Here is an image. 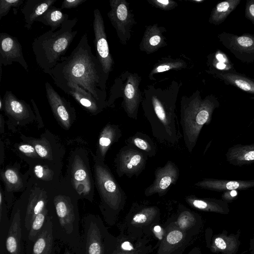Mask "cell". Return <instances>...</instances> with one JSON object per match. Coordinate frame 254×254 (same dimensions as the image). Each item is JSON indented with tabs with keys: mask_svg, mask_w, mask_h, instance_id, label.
<instances>
[{
	"mask_svg": "<svg viewBox=\"0 0 254 254\" xmlns=\"http://www.w3.org/2000/svg\"><path fill=\"white\" fill-rule=\"evenodd\" d=\"M50 76L56 86L76 84L107 107L105 89L108 77L92 52L86 33L70 54L63 57L51 70Z\"/></svg>",
	"mask_w": 254,
	"mask_h": 254,
	"instance_id": "1",
	"label": "cell"
},
{
	"mask_svg": "<svg viewBox=\"0 0 254 254\" xmlns=\"http://www.w3.org/2000/svg\"><path fill=\"white\" fill-rule=\"evenodd\" d=\"M79 199L63 178L51 189L48 203L55 239L66 245L75 254L77 253L81 237Z\"/></svg>",
	"mask_w": 254,
	"mask_h": 254,
	"instance_id": "2",
	"label": "cell"
},
{
	"mask_svg": "<svg viewBox=\"0 0 254 254\" xmlns=\"http://www.w3.org/2000/svg\"><path fill=\"white\" fill-rule=\"evenodd\" d=\"M177 97V93H173L171 88L165 91L154 89L151 93H145L142 101L152 134L160 143L175 145L182 136L176 126Z\"/></svg>",
	"mask_w": 254,
	"mask_h": 254,
	"instance_id": "3",
	"label": "cell"
},
{
	"mask_svg": "<svg viewBox=\"0 0 254 254\" xmlns=\"http://www.w3.org/2000/svg\"><path fill=\"white\" fill-rule=\"evenodd\" d=\"M77 18L64 22L57 30H51L35 38L32 48L36 62L43 71L51 75V70L61 61L77 34L73 28Z\"/></svg>",
	"mask_w": 254,
	"mask_h": 254,
	"instance_id": "4",
	"label": "cell"
},
{
	"mask_svg": "<svg viewBox=\"0 0 254 254\" xmlns=\"http://www.w3.org/2000/svg\"><path fill=\"white\" fill-rule=\"evenodd\" d=\"M218 106V102L212 96L202 99L199 94L196 93L189 97H182L180 123L184 143L189 152L193 151L201 129L211 122L213 111Z\"/></svg>",
	"mask_w": 254,
	"mask_h": 254,
	"instance_id": "5",
	"label": "cell"
},
{
	"mask_svg": "<svg viewBox=\"0 0 254 254\" xmlns=\"http://www.w3.org/2000/svg\"><path fill=\"white\" fill-rule=\"evenodd\" d=\"M92 154L95 185L100 199L99 208L106 223L113 226L125 207L127 195L105 162Z\"/></svg>",
	"mask_w": 254,
	"mask_h": 254,
	"instance_id": "6",
	"label": "cell"
},
{
	"mask_svg": "<svg viewBox=\"0 0 254 254\" xmlns=\"http://www.w3.org/2000/svg\"><path fill=\"white\" fill-rule=\"evenodd\" d=\"M117 244V237L110 233L99 216L89 213L84 216L77 254H113Z\"/></svg>",
	"mask_w": 254,
	"mask_h": 254,
	"instance_id": "7",
	"label": "cell"
},
{
	"mask_svg": "<svg viewBox=\"0 0 254 254\" xmlns=\"http://www.w3.org/2000/svg\"><path fill=\"white\" fill-rule=\"evenodd\" d=\"M64 179L80 199L93 201L95 185L86 149L79 147L72 150Z\"/></svg>",
	"mask_w": 254,
	"mask_h": 254,
	"instance_id": "8",
	"label": "cell"
},
{
	"mask_svg": "<svg viewBox=\"0 0 254 254\" xmlns=\"http://www.w3.org/2000/svg\"><path fill=\"white\" fill-rule=\"evenodd\" d=\"M160 209L156 206L134 202L120 226V231L134 238L149 237L160 220Z\"/></svg>",
	"mask_w": 254,
	"mask_h": 254,
	"instance_id": "9",
	"label": "cell"
},
{
	"mask_svg": "<svg viewBox=\"0 0 254 254\" xmlns=\"http://www.w3.org/2000/svg\"><path fill=\"white\" fill-rule=\"evenodd\" d=\"M51 189L35 183L29 178L26 189L16 201L20 211L25 241L33 219L47 206Z\"/></svg>",
	"mask_w": 254,
	"mask_h": 254,
	"instance_id": "10",
	"label": "cell"
},
{
	"mask_svg": "<svg viewBox=\"0 0 254 254\" xmlns=\"http://www.w3.org/2000/svg\"><path fill=\"white\" fill-rule=\"evenodd\" d=\"M148 156L141 151L128 145L119 150L114 159L116 172L119 177H138L145 169Z\"/></svg>",
	"mask_w": 254,
	"mask_h": 254,
	"instance_id": "11",
	"label": "cell"
},
{
	"mask_svg": "<svg viewBox=\"0 0 254 254\" xmlns=\"http://www.w3.org/2000/svg\"><path fill=\"white\" fill-rule=\"evenodd\" d=\"M24 142L32 145L40 158L47 162L63 165L65 149L58 138L46 130L38 138L22 136Z\"/></svg>",
	"mask_w": 254,
	"mask_h": 254,
	"instance_id": "12",
	"label": "cell"
},
{
	"mask_svg": "<svg viewBox=\"0 0 254 254\" xmlns=\"http://www.w3.org/2000/svg\"><path fill=\"white\" fill-rule=\"evenodd\" d=\"M110 5L111 9L107 15L121 42L126 44L130 38V30L134 23L129 4L124 0H110Z\"/></svg>",
	"mask_w": 254,
	"mask_h": 254,
	"instance_id": "13",
	"label": "cell"
},
{
	"mask_svg": "<svg viewBox=\"0 0 254 254\" xmlns=\"http://www.w3.org/2000/svg\"><path fill=\"white\" fill-rule=\"evenodd\" d=\"M164 229V235L156 254H182L194 237L179 229L168 220Z\"/></svg>",
	"mask_w": 254,
	"mask_h": 254,
	"instance_id": "14",
	"label": "cell"
},
{
	"mask_svg": "<svg viewBox=\"0 0 254 254\" xmlns=\"http://www.w3.org/2000/svg\"><path fill=\"white\" fill-rule=\"evenodd\" d=\"M93 14L94 43L96 50V57L108 78L110 72L112 70L114 63L110 52L104 22L100 11L99 9L96 8L94 10Z\"/></svg>",
	"mask_w": 254,
	"mask_h": 254,
	"instance_id": "15",
	"label": "cell"
},
{
	"mask_svg": "<svg viewBox=\"0 0 254 254\" xmlns=\"http://www.w3.org/2000/svg\"><path fill=\"white\" fill-rule=\"evenodd\" d=\"M45 86L46 97L56 120L63 128L69 129L76 119L75 109L49 82H46Z\"/></svg>",
	"mask_w": 254,
	"mask_h": 254,
	"instance_id": "16",
	"label": "cell"
},
{
	"mask_svg": "<svg viewBox=\"0 0 254 254\" xmlns=\"http://www.w3.org/2000/svg\"><path fill=\"white\" fill-rule=\"evenodd\" d=\"M29 169L27 171L29 178L37 184L49 188L58 185L61 182L62 165L39 159L27 163Z\"/></svg>",
	"mask_w": 254,
	"mask_h": 254,
	"instance_id": "17",
	"label": "cell"
},
{
	"mask_svg": "<svg viewBox=\"0 0 254 254\" xmlns=\"http://www.w3.org/2000/svg\"><path fill=\"white\" fill-rule=\"evenodd\" d=\"M155 178L153 183L144 191L146 196L157 194L159 196L165 195L173 185L178 181L180 170L176 164L168 160L163 167H158L154 171Z\"/></svg>",
	"mask_w": 254,
	"mask_h": 254,
	"instance_id": "18",
	"label": "cell"
},
{
	"mask_svg": "<svg viewBox=\"0 0 254 254\" xmlns=\"http://www.w3.org/2000/svg\"><path fill=\"white\" fill-rule=\"evenodd\" d=\"M3 101V110L11 122L24 125L36 118L30 106L18 99L11 91L5 92Z\"/></svg>",
	"mask_w": 254,
	"mask_h": 254,
	"instance_id": "19",
	"label": "cell"
},
{
	"mask_svg": "<svg viewBox=\"0 0 254 254\" xmlns=\"http://www.w3.org/2000/svg\"><path fill=\"white\" fill-rule=\"evenodd\" d=\"M219 37L223 45L239 60L246 62L254 61V36L223 33Z\"/></svg>",
	"mask_w": 254,
	"mask_h": 254,
	"instance_id": "20",
	"label": "cell"
},
{
	"mask_svg": "<svg viewBox=\"0 0 254 254\" xmlns=\"http://www.w3.org/2000/svg\"><path fill=\"white\" fill-rule=\"evenodd\" d=\"M10 220V226L5 241L4 254H24L21 216L16 201L12 206Z\"/></svg>",
	"mask_w": 254,
	"mask_h": 254,
	"instance_id": "21",
	"label": "cell"
},
{
	"mask_svg": "<svg viewBox=\"0 0 254 254\" xmlns=\"http://www.w3.org/2000/svg\"><path fill=\"white\" fill-rule=\"evenodd\" d=\"M19 63L27 72L28 65L24 58L22 46L17 38L6 33L0 34V64L6 66Z\"/></svg>",
	"mask_w": 254,
	"mask_h": 254,
	"instance_id": "22",
	"label": "cell"
},
{
	"mask_svg": "<svg viewBox=\"0 0 254 254\" xmlns=\"http://www.w3.org/2000/svg\"><path fill=\"white\" fill-rule=\"evenodd\" d=\"M140 79L136 74H129L124 87L123 107L128 117L137 120L138 108L142 101L139 89Z\"/></svg>",
	"mask_w": 254,
	"mask_h": 254,
	"instance_id": "23",
	"label": "cell"
},
{
	"mask_svg": "<svg viewBox=\"0 0 254 254\" xmlns=\"http://www.w3.org/2000/svg\"><path fill=\"white\" fill-rule=\"evenodd\" d=\"M53 227L50 216L37 238L34 241H26L24 254H55Z\"/></svg>",
	"mask_w": 254,
	"mask_h": 254,
	"instance_id": "24",
	"label": "cell"
},
{
	"mask_svg": "<svg viewBox=\"0 0 254 254\" xmlns=\"http://www.w3.org/2000/svg\"><path fill=\"white\" fill-rule=\"evenodd\" d=\"M57 86L72 96L82 108L92 115H97L106 107L97 100L92 94L76 84H63Z\"/></svg>",
	"mask_w": 254,
	"mask_h": 254,
	"instance_id": "25",
	"label": "cell"
},
{
	"mask_svg": "<svg viewBox=\"0 0 254 254\" xmlns=\"http://www.w3.org/2000/svg\"><path fill=\"white\" fill-rule=\"evenodd\" d=\"M117 237L118 244L113 254H149L152 251L148 236L134 238L120 231Z\"/></svg>",
	"mask_w": 254,
	"mask_h": 254,
	"instance_id": "26",
	"label": "cell"
},
{
	"mask_svg": "<svg viewBox=\"0 0 254 254\" xmlns=\"http://www.w3.org/2000/svg\"><path fill=\"white\" fill-rule=\"evenodd\" d=\"M0 175L5 192L23 191L26 189L29 176L27 172L24 174L21 173L19 165L7 166L1 169Z\"/></svg>",
	"mask_w": 254,
	"mask_h": 254,
	"instance_id": "27",
	"label": "cell"
},
{
	"mask_svg": "<svg viewBox=\"0 0 254 254\" xmlns=\"http://www.w3.org/2000/svg\"><path fill=\"white\" fill-rule=\"evenodd\" d=\"M199 219V217L197 213L180 203L176 213L167 220L179 229L194 236L197 231Z\"/></svg>",
	"mask_w": 254,
	"mask_h": 254,
	"instance_id": "28",
	"label": "cell"
},
{
	"mask_svg": "<svg viewBox=\"0 0 254 254\" xmlns=\"http://www.w3.org/2000/svg\"><path fill=\"white\" fill-rule=\"evenodd\" d=\"M122 136V130L118 125L108 123L101 131L95 155L105 162L106 155L110 147L118 142Z\"/></svg>",
	"mask_w": 254,
	"mask_h": 254,
	"instance_id": "29",
	"label": "cell"
},
{
	"mask_svg": "<svg viewBox=\"0 0 254 254\" xmlns=\"http://www.w3.org/2000/svg\"><path fill=\"white\" fill-rule=\"evenodd\" d=\"M194 186L216 191L247 190L254 187V180H227L203 179L195 183Z\"/></svg>",
	"mask_w": 254,
	"mask_h": 254,
	"instance_id": "30",
	"label": "cell"
},
{
	"mask_svg": "<svg viewBox=\"0 0 254 254\" xmlns=\"http://www.w3.org/2000/svg\"><path fill=\"white\" fill-rule=\"evenodd\" d=\"M57 0H27L21 9L25 22V27L31 28L36 19L42 15Z\"/></svg>",
	"mask_w": 254,
	"mask_h": 254,
	"instance_id": "31",
	"label": "cell"
},
{
	"mask_svg": "<svg viewBox=\"0 0 254 254\" xmlns=\"http://www.w3.org/2000/svg\"><path fill=\"white\" fill-rule=\"evenodd\" d=\"M185 201L191 207L200 211L226 213L229 210L227 203L221 200L212 198H201L194 195L185 197Z\"/></svg>",
	"mask_w": 254,
	"mask_h": 254,
	"instance_id": "32",
	"label": "cell"
},
{
	"mask_svg": "<svg viewBox=\"0 0 254 254\" xmlns=\"http://www.w3.org/2000/svg\"><path fill=\"white\" fill-rule=\"evenodd\" d=\"M226 156L229 163L235 166L254 163V144L234 145L229 148Z\"/></svg>",
	"mask_w": 254,
	"mask_h": 254,
	"instance_id": "33",
	"label": "cell"
},
{
	"mask_svg": "<svg viewBox=\"0 0 254 254\" xmlns=\"http://www.w3.org/2000/svg\"><path fill=\"white\" fill-rule=\"evenodd\" d=\"M162 29L158 27L157 24L146 28L140 44L141 51L150 54L165 45V39L162 34Z\"/></svg>",
	"mask_w": 254,
	"mask_h": 254,
	"instance_id": "34",
	"label": "cell"
},
{
	"mask_svg": "<svg viewBox=\"0 0 254 254\" xmlns=\"http://www.w3.org/2000/svg\"><path fill=\"white\" fill-rule=\"evenodd\" d=\"M125 142L127 145L141 151L148 157H154L157 153L156 144L145 133L137 131L127 138Z\"/></svg>",
	"mask_w": 254,
	"mask_h": 254,
	"instance_id": "35",
	"label": "cell"
},
{
	"mask_svg": "<svg viewBox=\"0 0 254 254\" xmlns=\"http://www.w3.org/2000/svg\"><path fill=\"white\" fill-rule=\"evenodd\" d=\"M238 248L237 240L233 235L218 234L213 237L210 246L213 252H221L223 254H235Z\"/></svg>",
	"mask_w": 254,
	"mask_h": 254,
	"instance_id": "36",
	"label": "cell"
},
{
	"mask_svg": "<svg viewBox=\"0 0 254 254\" xmlns=\"http://www.w3.org/2000/svg\"><path fill=\"white\" fill-rule=\"evenodd\" d=\"M68 20V15L64 13L56 7L52 5L40 16L36 19V21L51 27V30L54 31L60 28L63 23Z\"/></svg>",
	"mask_w": 254,
	"mask_h": 254,
	"instance_id": "37",
	"label": "cell"
},
{
	"mask_svg": "<svg viewBox=\"0 0 254 254\" xmlns=\"http://www.w3.org/2000/svg\"><path fill=\"white\" fill-rule=\"evenodd\" d=\"M8 209L5 200L3 191L0 188V254H5V244L10 226Z\"/></svg>",
	"mask_w": 254,
	"mask_h": 254,
	"instance_id": "38",
	"label": "cell"
},
{
	"mask_svg": "<svg viewBox=\"0 0 254 254\" xmlns=\"http://www.w3.org/2000/svg\"><path fill=\"white\" fill-rule=\"evenodd\" d=\"M240 2V0H228L218 3L212 12L209 22L215 25L221 24Z\"/></svg>",
	"mask_w": 254,
	"mask_h": 254,
	"instance_id": "39",
	"label": "cell"
},
{
	"mask_svg": "<svg viewBox=\"0 0 254 254\" xmlns=\"http://www.w3.org/2000/svg\"><path fill=\"white\" fill-rule=\"evenodd\" d=\"M217 76L226 83L233 85L245 92L254 94V81L251 79L232 72L218 73Z\"/></svg>",
	"mask_w": 254,
	"mask_h": 254,
	"instance_id": "40",
	"label": "cell"
},
{
	"mask_svg": "<svg viewBox=\"0 0 254 254\" xmlns=\"http://www.w3.org/2000/svg\"><path fill=\"white\" fill-rule=\"evenodd\" d=\"M48 216L49 210L47 205V206L33 219L28 231L26 242L34 241L37 238Z\"/></svg>",
	"mask_w": 254,
	"mask_h": 254,
	"instance_id": "41",
	"label": "cell"
},
{
	"mask_svg": "<svg viewBox=\"0 0 254 254\" xmlns=\"http://www.w3.org/2000/svg\"><path fill=\"white\" fill-rule=\"evenodd\" d=\"M14 149L23 159L27 163L41 159L34 146L28 143L23 142L14 145Z\"/></svg>",
	"mask_w": 254,
	"mask_h": 254,
	"instance_id": "42",
	"label": "cell"
},
{
	"mask_svg": "<svg viewBox=\"0 0 254 254\" xmlns=\"http://www.w3.org/2000/svg\"><path fill=\"white\" fill-rule=\"evenodd\" d=\"M186 65V63L182 60H164L155 65L149 75L171 69L185 68Z\"/></svg>",
	"mask_w": 254,
	"mask_h": 254,
	"instance_id": "43",
	"label": "cell"
},
{
	"mask_svg": "<svg viewBox=\"0 0 254 254\" xmlns=\"http://www.w3.org/2000/svg\"><path fill=\"white\" fill-rule=\"evenodd\" d=\"M23 2V0H0V20L5 16L12 7L17 8Z\"/></svg>",
	"mask_w": 254,
	"mask_h": 254,
	"instance_id": "44",
	"label": "cell"
},
{
	"mask_svg": "<svg viewBox=\"0 0 254 254\" xmlns=\"http://www.w3.org/2000/svg\"><path fill=\"white\" fill-rule=\"evenodd\" d=\"M150 3L155 6L165 10L172 9L177 5L175 1L170 0H151Z\"/></svg>",
	"mask_w": 254,
	"mask_h": 254,
	"instance_id": "45",
	"label": "cell"
},
{
	"mask_svg": "<svg viewBox=\"0 0 254 254\" xmlns=\"http://www.w3.org/2000/svg\"><path fill=\"white\" fill-rule=\"evenodd\" d=\"M87 0H64L63 1L61 9L76 8Z\"/></svg>",
	"mask_w": 254,
	"mask_h": 254,
	"instance_id": "46",
	"label": "cell"
},
{
	"mask_svg": "<svg viewBox=\"0 0 254 254\" xmlns=\"http://www.w3.org/2000/svg\"><path fill=\"white\" fill-rule=\"evenodd\" d=\"M246 16L254 24V0L248 1L246 8Z\"/></svg>",
	"mask_w": 254,
	"mask_h": 254,
	"instance_id": "47",
	"label": "cell"
},
{
	"mask_svg": "<svg viewBox=\"0 0 254 254\" xmlns=\"http://www.w3.org/2000/svg\"><path fill=\"white\" fill-rule=\"evenodd\" d=\"M237 194L238 193L236 190H226L222 195V197L225 201H230L234 199Z\"/></svg>",
	"mask_w": 254,
	"mask_h": 254,
	"instance_id": "48",
	"label": "cell"
},
{
	"mask_svg": "<svg viewBox=\"0 0 254 254\" xmlns=\"http://www.w3.org/2000/svg\"><path fill=\"white\" fill-rule=\"evenodd\" d=\"M64 254H75L74 252L69 248H66L64 250Z\"/></svg>",
	"mask_w": 254,
	"mask_h": 254,
	"instance_id": "49",
	"label": "cell"
},
{
	"mask_svg": "<svg viewBox=\"0 0 254 254\" xmlns=\"http://www.w3.org/2000/svg\"><path fill=\"white\" fill-rule=\"evenodd\" d=\"M187 254H198V250L196 248H193Z\"/></svg>",
	"mask_w": 254,
	"mask_h": 254,
	"instance_id": "50",
	"label": "cell"
},
{
	"mask_svg": "<svg viewBox=\"0 0 254 254\" xmlns=\"http://www.w3.org/2000/svg\"><path fill=\"white\" fill-rule=\"evenodd\" d=\"M3 109V99L0 98V110L1 111Z\"/></svg>",
	"mask_w": 254,
	"mask_h": 254,
	"instance_id": "51",
	"label": "cell"
}]
</instances>
